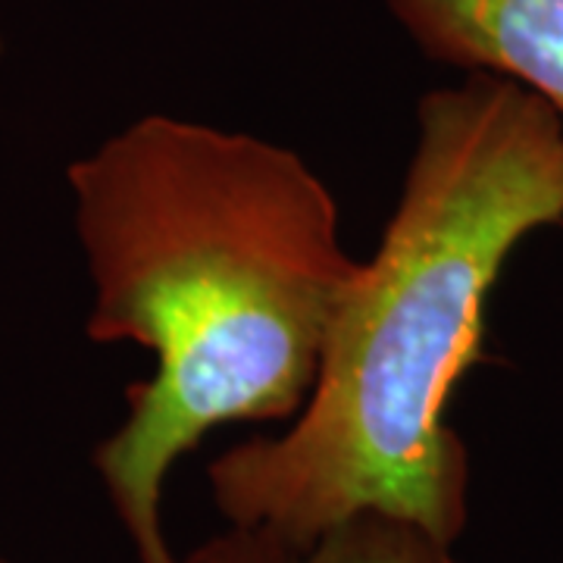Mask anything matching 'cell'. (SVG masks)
Wrapping results in <instances>:
<instances>
[{
  "label": "cell",
  "mask_w": 563,
  "mask_h": 563,
  "mask_svg": "<svg viewBox=\"0 0 563 563\" xmlns=\"http://www.w3.org/2000/svg\"><path fill=\"white\" fill-rule=\"evenodd\" d=\"M98 344H139L154 373L95 470L139 563H179L163 485L220 426L295 420L361 261L301 154L247 132L147 113L66 169Z\"/></svg>",
  "instance_id": "6da1fadb"
},
{
  "label": "cell",
  "mask_w": 563,
  "mask_h": 563,
  "mask_svg": "<svg viewBox=\"0 0 563 563\" xmlns=\"http://www.w3.org/2000/svg\"><path fill=\"white\" fill-rule=\"evenodd\" d=\"M0 54H3V35H0Z\"/></svg>",
  "instance_id": "5b68a950"
},
{
  "label": "cell",
  "mask_w": 563,
  "mask_h": 563,
  "mask_svg": "<svg viewBox=\"0 0 563 563\" xmlns=\"http://www.w3.org/2000/svg\"><path fill=\"white\" fill-rule=\"evenodd\" d=\"M179 563H454L451 548L420 526L385 514H357L310 544L285 542L266 529L229 526L191 548Z\"/></svg>",
  "instance_id": "277c9868"
},
{
  "label": "cell",
  "mask_w": 563,
  "mask_h": 563,
  "mask_svg": "<svg viewBox=\"0 0 563 563\" xmlns=\"http://www.w3.org/2000/svg\"><path fill=\"white\" fill-rule=\"evenodd\" d=\"M0 563H7V561H0Z\"/></svg>",
  "instance_id": "8992f818"
},
{
  "label": "cell",
  "mask_w": 563,
  "mask_h": 563,
  "mask_svg": "<svg viewBox=\"0 0 563 563\" xmlns=\"http://www.w3.org/2000/svg\"><path fill=\"white\" fill-rule=\"evenodd\" d=\"M422 57L536 95L563 129V0H383Z\"/></svg>",
  "instance_id": "3957f363"
},
{
  "label": "cell",
  "mask_w": 563,
  "mask_h": 563,
  "mask_svg": "<svg viewBox=\"0 0 563 563\" xmlns=\"http://www.w3.org/2000/svg\"><path fill=\"white\" fill-rule=\"evenodd\" d=\"M558 222V117L488 73L429 91L398 207L344 288L301 413L207 470L225 523L310 544L357 514H385L457 542L470 454L448 407L479 361L485 301L510 254Z\"/></svg>",
  "instance_id": "7a4b0ae2"
}]
</instances>
